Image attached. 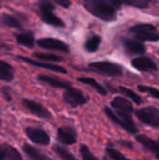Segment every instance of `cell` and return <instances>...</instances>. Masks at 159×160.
I'll use <instances>...</instances> for the list:
<instances>
[{
	"label": "cell",
	"instance_id": "6da1fadb",
	"mask_svg": "<svg viewBox=\"0 0 159 160\" xmlns=\"http://www.w3.org/2000/svg\"><path fill=\"white\" fill-rule=\"evenodd\" d=\"M84 8L96 18L103 22H113L117 19V11L121 8V0H85Z\"/></svg>",
	"mask_w": 159,
	"mask_h": 160
},
{
	"label": "cell",
	"instance_id": "7a4b0ae2",
	"mask_svg": "<svg viewBox=\"0 0 159 160\" xmlns=\"http://www.w3.org/2000/svg\"><path fill=\"white\" fill-rule=\"evenodd\" d=\"M104 113L106 116L113 122L115 125L121 127L123 129L127 131L128 133L132 135H136L138 133V128L136 124L134 123L131 114H127V113H122V112H114L112 108L106 106L104 107Z\"/></svg>",
	"mask_w": 159,
	"mask_h": 160
},
{
	"label": "cell",
	"instance_id": "3957f363",
	"mask_svg": "<svg viewBox=\"0 0 159 160\" xmlns=\"http://www.w3.org/2000/svg\"><path fill=\"white\" fill-rule=\"evenodd\" d=\"M54 10H55V6L51 1L42 0L38 3L39 16L42 22L53 27L64 28L66 26L64 21L54 13Z\"/></svg>",
	"mask_w": 159,
	"mask_h": 160
},
{
	"label": "cell",
	"instance_id": "277c9868",
	"mask_svg": "<svg viewBox=\"0 0 159 160\" xmlns=\"http://www.w3.org/2000/svg\"><path fill=\"white\" fill-rule=\"evenodd\" d=\"M86 71H93L102 76L107 77H119L124 73L123 67L109 61H97L88 64L87 68H84Z\"/></svg>",
	"mask_w": 159,
	"mask_h": 160
},
{
	"label": "cell",
	"instance_id": "5b68a950",
	"mask_svg": "<svg viewBox=\"0 0 159 160\" xmlns=\"http://www.w3.org/2000/svg\"><path fill=\"white\" fill-rule=\"evenodd\" d=\"M129 33L140 41H159V32L157 27L151 23H139L129 29Z\"/></svg>",
	"mask_w": 159,
	"mask_h": 160
},
{
	"label": "cell",
	"instance_id": "8992f818",
	"mask_svg": "<svg viewBox=\"0 0 159 160\" xmlns=\"http://www.w3.org/2000/svg\"><path fill=\"white\" fill-rule=\"evenodd\" d=\"M136 117L142 124L154 128H159V110L156 107H144L134 112Z\"/></svg>",
	"mask_w": 159,
	"mask_h": 160
},
{
	"label": "cell",
	"instance_id": "52a82bcc",
	"mask_svg": "<svg viewBox=\"0 0 159 160\" xmlns=\"http://www.w3.org/2000/svg\"><path fill=\"white\" fill-rule=\"evenodd\" d=\"M62 98L63 101L71 108L83 106L88 101V98L84 95V93L82 90L74 88L72 86L66 89L63 92Z\"/></svg>",
	"mask_w": 159,
	"mask_h": 160
},
{
	"label": "cell",
	"instance_id": "ba28073f",
	"mask_svg": "<svg viewBox=\"0 0 159 160\" xmlns=\"http://www.w3.org/2000/svg\"><path fill=\"white\" fill-rule=\"evenodd\" d=\"M22 106L28 112H30L32 114L37 116L38 118L47 120V119H51L52 117V113L50 112V111L47 108H45L43 105H41L40 103H38L35 100L24 98L22 100Z\"/></svg>",
	"mask_w": 159,
	"mask_h": 160
},
{
	"label": "cell",
	"instance_id": "9c48e42d",
	"mask_svg": "<svg viewBox=\"0 0 159 160\" xmlns=\"http://www.w3.org/2000/svg\"><path fill=\"white\" fill-rule=\"evenodd\" d=\"M24 131H25L26 136L28 137V139L31 142H33L37 144H39V145H44V146L50 144L51 138L45 130L39 128L27 127V128H25Z\"/></svg>",
	"mask_w": 159,
	"mask_h": 160
},
{
	"label": "cell",
	"instance_id": "30bf717a",
	"mask_svg": "<svg viewBox=\"0 0 159 160\" xmlns=\"http://www.w3.org/2000/svg\"><path fill=\"white\" fill-rule=\"evenodd\" d=\"M37 44L43 49L46 50H52V51H59V52H63L66 53H68L70 52L69 46L57 38H40L37 41Z\"/></svg>",
	"mask_w": 159,
	"mask_h": 160
},
{
	"label": "cell",
	"instance_id": "8fae6325",
	"mask_svg": "<svg viewBox=\"0 0 159 160\" xmlns=\"http://www.w3.org/2000/svg\"><path fill=\"white\" fill-rule=\"evenodd\" d=\"M131 66L142 72H155L158 70L157 63L148 56H138L131 60Z\"/></svg>",
	"mask_w": 159,
	"mask_h": 160
},
{
	"label": "cell",
	"instance_id": "7c38bea8",
	"mask_svg": "<svg viewBox=\"0 0 159 160\" xmlns=\"http://www.w3.org/2000/svg\"><path fill=\"white\" fill-rule=\"evenodd\" d=\"M56 139L62 144L72 145L77 142V132L72 127L63 126L57 129Z\"/></svg>",
	"mask_w": 159,
	"mask_h": 160
},
{
	"label": "cell",
	"instance_id": "4fadbf2b",
	"mask_svg": "<svg viewBox=\"0 0 159 160\" xmlns=\"http://www.w3.org/2000/svg\"><path fill=\"white\" fill-rule=\"evenodd\" d=\"M16 57L18 59H20V60H22L23 62H26L27 64H29L31 66H34V67H37V68H45V69L52 70V71L61 73V74H67V70L64 67L59 66V65L51 64V63H45V62H41V61H38V60H33V59H31L29 57L22 56V55H17Z\"/></svg>",
	"mask_w": 159,
	"mask_h": 160
},
{
	"label": "cell",
	"instance_id": "5bb4252c",
	"mask_svg": "<svg viewBox=\"0 0 159 160\" xmlns=\"http://www.w3.org/2000/svg\"><path fill=\"white\" fill-rule=\"evenodd\" d=\"M122 44L126 52L130 54H138V55L142 56L146 52L145 45L137 39H132L129 38H123Z\"/></svg>",
	"mask_w": 159,
	"mask_h": 160
},
{
	"label": "cell",
	"instance_id": "9a60e30c",
	"mask_svg": "<svg viewBox=\"0 0 159 160\" xmlns=\"http://www.w3.org/2000/svg\"><path fill=\"white\" fill-rule=\"evenodd\" d=\"M111 106L114 112L127 113V114H132L134 112V108L132 103L126 98L122 97H115L111 101Z\"/></svg>",
	"mask_w": 159,
	"mask_h": 160
},
{
	"label": "cell",
	"instance_id": "2e32d148",
	"mask_svg": "<svg viewBox=\"0 0 159 160\" xmlns=\"http://www.w3.org/2000/svg\"><path fill=\"white\" fill-rule=\"evenodd\" d=\"M0 160H22L20 152L7 143L0 144Z\"/></svg>",
	"mask_w": 159,
	"mask_h": 160
},
{
	"label": "cell",
	"instance_id": "e0dca14e",
	"mask_svg": "<svg viewBox=\"0 0 159 160\" xmlns=\"http://www.w3.org/2000/svg\"><path fill=\"white\" fill-rule=\"evenodd\" d=\"M37 80L41 82H45L49 85H51L53 88H59V89H67L71 87L70 82L60 80L56 77L49 76V75H38Z\"/></svg>",
	"mask_w": 159,
	"mask_h": 160
},
{
	"label": "cell",
	"instance_id": "ac0fdd59",
	"mask_svg": "<svg viewBox=\"0 0 159 160\" xmlns=\"http://www.w3.org/2000/svg\"><path fill=\"white\" fill-rule=\"evenodd\" d=\"M135 140L137 142H139L145 150L155 153L156 155L158 154V144L157 142L154 141L153 139L149 138L148 136L144 134H140L135 136Z\"/></svg>",
	"mask_w": 159,
	"mask_h": 160
},
{
	"label": "cell",
	"instance_id": "d6986e66",
	"mask_svg": "<svg viewBox=\"0 0 159 160\" xmlns=\"http://www.w3.org/2000/svg\"><path fill=\"white\" fill-rule=\"evenodd\" d=\"M22 151L28 157V158L31 160H52L48 156L43 154L39 149H37L28 143H24L22 145Z\"/></svg>",
	"mask_w": 159,
	"mask_h": 160
},
{
	"label": "cell",
	"instance_id": "ffe728a7",
	"mask_svg": "<svg viewBox=\"0 0 159 160\" xmlns=\"http://www.w3.org/2000/svg\"><path fill=\"white\" fill-rule=\"evenodd\" d=\"M16 41L19 45L32 49L35 46V35L32 31H25L16 36Z\"/></svg>",
	"mask_w": 159,
	"mask_h": 160
},
{
	"label": "cell",
	"instance_id": "44dd1931",
	"mask_svg": "<svg viewBox=\"0 0 159 160\" xmlns=\"http://www.w3.org/2000/svg\"><path fill=\"white\" fill-rule=\"evenodd\" d=\"M0 80L11 82L14 80V68L7 62L0 59Z\"/></svg>",
	"mask_w": 159,
	"mask_h": 160
},
{
	"label": "cell",
	"instance_id": "7402d4cb",
	"mask_svg": "<svg viewBox=\"0 0 159 160\" xmlns=\"http://www.w3.org/2000/svg\"><path fill=\"white\" fill-rule=\"evenodd\" d=\"M78 81L83 84H86L92 88H94L99 95L101 96H106L108 94V90L106 87H104L102 84H100L97 80H95L94 78L91 77H82V78H78Z\"/></svg>",
	"mask_w": 159,
	"mask_h": 160
},
{
	"label": "cell",
	"instance_id": "603a6c76",
	"mask_svg": "<svg viewBox=\"0 0 159 160\" xmlns=\"http://www.w3.org/2000/svg\"><path fill=\"white\" fill-rule=\"evenodd\" d=\"M1 22L10 28H15L18 30H22V25L21 21L16 18L15 16L8 14V13H3L1 16Z\"/></svg>",
	"mask_w": 159,
	"mask_h": 160
},
{
	"label": "cell",
	"instance_id": "cb8c5ba5",
	"mask_svg": "<svg viewBox=\"0 0 159 160\" xmlns=\"http://www.w3.org/2000/svg\"><path fill=\"white\" fill-rule=\"evenodd\" d=\"M101 44V37L99 35H93L86 39L83 44V48L88 52H96Z\"/></svg>",
	"mask_w": 159,
	"mask_h": 160
},
{
	"label": "cell",
	"instance_id": "d4e9b609",
	"mask_svg": "<svg viewBox=\"0 0 159 160\" xmlns=\"http://www.w3.org/2000/svg\"><path fill=\"white\" fill-rule=\"evenodd\" d=\"M52 150L62 160H78L74 157L73 154H71L67 148H65L62 145L54 144L52 146Z\"/></svg>",
	"mask_w": 159,
	"mask_h": 160
},
{
	"label": "cell",
	"instance_id": "484cf974",
	"mask_svg": "<svg viewBox=\"0 0 159 160\" xmlns=\"http://www.w3.org/2000/svg\"><path fill=\"white\" fill-rule=\"evenodd\" d=\"M119 92L122 95H124L125 97H127L129 99H131L137 105H142V98L136 92H134L132 89L127 88V87H125V86H120L119 87Z\"/></svg>",
	"mask_w": 159,
	"mask_h": 160
},
{
	"label": "cell",
	"instance_id": "4316f807",
	"mask_svg": "<svg viewBox=\"0 0 159 160\" xmlns=\"http://www.w3.org/2000/svg\"><path fill=\"white\" fill-rule=\"evenodd\" d=\"M105 153L110 160H129L126 158L125 155H123L118 149H116L114 146L111 145L110 143L105 149Z\"/></svg>",
	"mask_w": 159,
	"mask_h": 160
},
{
	"label": "cell",
	"instance_id": "83f0119b",
	"mask_svg": "<svg viewBox=\"0 0 159 160\" xmlns=\"http://www.w3.org/2000/svg\"><path fill=\"white\" fill-rule=\"evenodd\" d=\"M34 57L38 60L43 61H52V62H61L64 60L62 56L53 54V53H45V52H34Z\"/></svg>",
	"mask_w": 159,
	"mask_h": 160
},
{
	"label": "cell",
	"instance_id": "f1b7e54d",
	"mask_svg": "<svg viewBox=\"0 0 159 160\" xmlns=\"http://www.w3.org/2000/svg\"><path fill=\"white\" fill-rule=\"evenodd\" d=\"M122 5L130 6L137 8H147L150 5L148 0H122Z\"/></svg>",
	"mask_w": 159,
	"mask_h": 160
},
{
	"label": "cell",
	"instance_id": "f546056e",
	"mask_svg": "<svg viewBox=\"0 0 159 160\" xmlns=\"http://www.w3.org/2000/svg\"><path fill=\"white\" fill-rule=\"evenodd\" d=\"M80 154L82 157V160H99L90 150V148L85 145V144H82L80 147Z\"/></svg>",
	"mask_w": 159,
	"mask_h": 160
},
{
	"label": "cell",
	"instance_id": "4dcf8cb0",
	"mask_svg": "<svg viewBox=\"0 0 159 160\" xmlns=\"http://www.w3.org/2000/svg\"><path fill=\"white\" fill-rule=\"evenodd\" d=\"M138 89L141 92L147 93L152 98L159 100V89H157V88H155L152 86H147V85H138Z\"/></svg>",
	"mask_w": 159,
	"mask_h": 160
},
{
	"label": "cell",
	"instance_id": "1f68e13d",
	"mask_svg": "<svg viewBox=\"0 0 159 160\" xmlns=\"http://www.w3.org/2000/svg\"><path fill=\"white\" fill-rule=\"evenodd\" d=\"M53 3H55L58 6L63 7L64 8H68L71 6V1L69 0H53Z\"/></svg>",
	"mask_w": 159,
	"mask_h": 160
},
{
	"label": "cell",
	"instance_id": "d6a6232c",
	"mask_svg": "<svg viewBox=\"0 0 159 160\" xmlns=\"http://www.w3.org/2000/svg\"><path fill=\"white\" fill-rule=\"evenodd\" d=\"M1 92L4 96V98L7 100V101H11L12 98H11V96L9 94V87L7 86H5V87H2L1 88Z\"/></svg>",
	"mask_w": 159,
	"mask_h": 160
},
{
	"label": "cell",
	"instance_id": "836d02e7",
	"mask_svg": "<svg viewBox=\"0 0 159 160\" xmlns=\"http://www.w3.org/2000/svg\"><path fill=\"white\" fill-rule=\"evenodd\" d=\"M119 144H121L122 146L126 147V148H128L130 150H133L134 149V145L131 142L129 141H125V140H121V141H118Z\"/></svg>",
	"mask_w": 159,
	"mask_h": 160
},
{
	"label": "cell",
	"instance_id": "e575fe53",
	"mask_svg": "<svg viewBox=\"0 0 159 160\" xmlns=\"http://www.w3.org/2000/svg\"><path fill=\"white\" fill-rule=\"evenodd\" d=\"M0 50H11V47L8 44L0 42Z\"/></svg>",
	"mask_w": 159,
	"mask_h": 160
},
{
	"label": "cell",
	"instance_id": "d590c367",
	"mask_svg": "<svg viewBox=\"0 0 159 160\" xmlns=\"http://www.w3.org/2000/svg\"><path fill=\"white\" fill-rule=\"evenodd\" d=\"M157 144H158V154H157V155H159V139L158 141H157Z\"/></svg>",
	"mask_w": 159,
	"mask_h": 160
},
{
	"label": "cell",
	"instance_id": "8d00e7d4",
	"mask_svg": "<svg viewBox=\"0 0 159 160\" xmlns=\"http://www.w3.org/2000/svg\"><path fill=\"white\" fill-rule=\"evenodd\" d=\"M156 157H157V158L159 160V155H156Z\"/></svg>",
	"mask_w": 159,
	"mask_h": 160
},
{
	"label": "cell",
	"instance_id": "74e56055",
	"mask_svg": "<svg viewBox=\"0 0 159 160\" xmlns=\"http://www.w3.org/2000/svg\"><path fill=\"white\" fill-rule=\"evenodd\" d=\"M0 124H1V121H0Z\"/></svg>",
	"mask_w": 159,
	"mask_h": 160
}]
</instances>
